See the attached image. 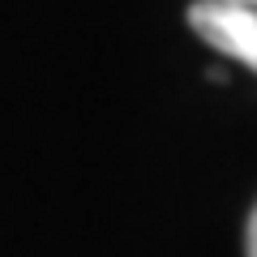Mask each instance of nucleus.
<instances>
[{
    "mask_svg": "<svg viewBox=\"0 0 257 257\" xmlns=\"http://www.w3.org/2000/svg\"><path fill=\"white\" fill-rule=\"evenodd\" d=\"M219 5H240V9H257V0H219Z\"/></svg>",
    "mask_w": 257,
    "mask_h": 257,
    "instance_id": "obj_3",
    "label": "nucleus"
},
{
    "mask_svg": "<svg viewBox=\"0 0 257 257\" xmlns=\"http://www.w3.org/2000/svg\"><path fill=\"white\" fill-rule=\"evenodd\" d=\"M244 253H248V257H257V206H253V214H248V231H244Z\"/></svg>",
    "mask_w": 257,
    "mask_h": 257,
    "instance_id": "obj_2",
    "label": "nucleus"
},
{
    "mask_svg": "<svg viewBox=\"0 0 257 257\" xmlns=\"http://www.w3.org/2000/svg\"><path fill=\"white\" fill-rule=\"evenodd\" d=\"M189 26L214 47V52L240 60L257 73V9L219 5V0H197L189 9Z\"/></svg>",
    "mask_w": 257,
    "mask_h": 257,
    "instance_id": "obj_1",
    "label": "nucleus"
}]
</instances>
